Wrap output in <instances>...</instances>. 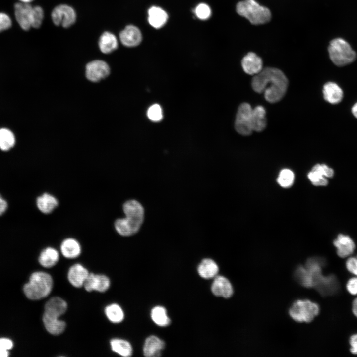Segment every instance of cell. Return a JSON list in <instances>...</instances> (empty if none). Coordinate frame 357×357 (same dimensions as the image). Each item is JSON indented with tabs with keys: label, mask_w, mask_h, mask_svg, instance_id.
Returning a JSON list of instances; mask_svg holds the SVG:
<instances>
[{
	"label": "cell",
	"mask_w": 357,
	"mask_h": 357,
	"mask_svg": "<svg viewBox=\"0 0 357 357\" xmlns=\"http://www.w3.org/2000/svg\"><path fill=\"white\" fill-rule=\"evenodd\" d=\"M288 85V79L284 73L272 67L262 69L254 75L251 81L253 89L259 93L263 92L265 99L270 103H275L282 99Z\"/></svg>",
	"instance_id": "1"
},
{
	"label": "cell",
	"mask_w": 357,
	"mask_h": 357,
	"mask_svg": "<svg viewBox=\"0 0 357 357\" xmlns=\"http://www.w3.org/2000/svg\"><path fill=\"white\" fill-rule=\"evenodd\" d=\"M123 210L125 217L117 219L115 222V228L120 235L130 236L139 231L143 223L144 208L140 203L132 199L123 204Z\"/></svg>",
	"instance_id": "2"
},
{
	"label": "cell",
	"mask_w": 357,
	"mask_h": 357,
	"mask_svg": "<svg viewBox=\"0 0 357 357\" xmlns=\"http://www.w3.org/2000/svg\"><path fill=\"white\" fill-rule=\"evenodd\" d=\"M53 280L48 273L38 271L31 274L23 288L25 295L30 299L38 300L47 297L52 290Z\"/></svg>",
	"instance_id": "3"
},
{
	"label": "cell",
	"mask_w": 357,
	"mask_h": 357,
	"mask_svg": "<svg viewBox=\"0 0 357 357\" xmlns=\"http://www.w3.org/2000/svg\"><path fill=\"white\" fill-rule=\"evenodd\" d=\"M324 263L320 258H309L305 267L301 266L296 269L295 277L301 285L307 288H315L324 276L322 273Z\"/></svg>",
	"instance_id": "4"
},
{
	"label": "cell",
	"mask_w": 357,
	"mask_h": 357,
	"mask_svg": "<svg viewBox=\"0 0 357 357\" xmlns=\"http://www.w3.org/2000/svg\"><path fill=\"white\" fill-rule=\"evenodd\" d=\"M237 13L253 25H261L269 22L271 17L270 10L255 0H244L236 6Z\"/></svg>",
	"instance_id": "5"
},
{
	"label": "cell",
	"mask_w": 357,
	"mask_h": 357,
	"mask_svg": "<svg viewBox=\"0 0 357 357\" xmlns=\"http://www.w3.org/2000/svg\"><path fill=\"white\" fill-rule=\"evenodd\" d=\"M328 52L332 61L339 66L348 65L356 58V54L350 45L341 38L334 39L330 42Z\"/></svg>",
	"instance_id": "6"
},
{
	"label": "cell",
	"mask_w": 357,
	"mask_h": 357,
	"mask_svg": "<svg viewBox=\"0 0 357 357\" xmlns=\"http://www.w3.org/2000/svg\"><path fill=\"white\" fill-rule=\"evenodd\" d=\"M320 307L308 300L295 301L289 310L290 316L298 322L309 323L319 313Z\"/></svg>",
	"instance_id": "7"
},
{
	"label": "cell",
	"mask_w": 357,
	"mask_h": 357,
	"mask_svg": "<svg viewBox=\"0 0 357 357\" xmlns=\"http://www.w3.org/2000/svg\"><path fill=\"white\" fill-rule=\"evenodd\" d=\"M253 109L247 103H242L238 107L235 123L237 131L242 135H249L253 131L251 118Z\"/></svg>",
	"instance_id": "8"
},
{
	"label": "cell",
	"mask_w": 357,
	"mask_h": 357,
	"mask_svg": "<svg viewBox=\"0 0 357 357\" xmlns=\"http://www.w3.org/2000/svg\"><path fill=\"white\" fill-rule=\"evenodd\" d=\"M51 18L55 25L68 28L75 23L76 14L71 6L67 4H60L53 9Z\"/></svg>",
	"instance_id": "9"
},
{
	"label": "cell",
	"mask_w": 357,
	"mask_h": 357,
	"mask_svg": "<svg viewBox=\"0 0 357 357\" xmlns=\"http://www.w3.org/2000/svg\"><path fill=\"white\" fill-rule=\"evenodd\" d=\"M110 68L108 63L100 60L88 63L85 67V76L92 82H97L109 75Z\"/></svg>",
	"instance_id": "10"
},
{
	"label": "cell",
	"mask_w": 357,
	"mask_h": 357,
	"mask_svg": "<svg viewBox=\"0 0 357 357\" xmlns=\"http://www.w3.org/2000/svg\"><path fill=\"white\" fill-rule=\"evenodd\" d=\"M337 254L340 258H348L354 253L356 245L353 239L348 235L339 234L333 240Z\"/></svg>",
	"instance_id": "11"
},
{
	"label": "cell",
	"mask_w": 357,
	"mask_h": 357,
	"mask_svg": "<svg viewBox=\"0 0 357 357\" xmlns=\"http://www.w3.org/2000/svg\"><path fill=\"white\" fill-rule=\"evenodd\" d=\"M33 6L29 3L20 2L14 5L15 16L21 28L27 31L31 27Z\"/></svg>",
	"instance_id": "12"
},
{
	"label": "cell",
	"mask_w": 357,
	"mask_h": 357,
	"mask_svg": "<svg viewBox=\"0 0 357 357\" xmlns=\"http://www.w3.org/2000/svg\"><path fill=\"white\" fill-rule=\"evenodd\" d=\"M83 286L88 292L96 291L103 293L109 288L110 281L105 275L89 273L84 283Z\"/></svg>",
	"instance_id": "13"
},
{
	"label": "cell",
	"mask_w": 357,
	"mask_h": 357,
	"mask_svg": "<svg viewBox=\"0 0 357 357\" xmlns=\"http://www.w3.org/2000/svg\"><path fill=\"white\" fill-rule=\"evenodd\" d=\"M142 39L139 29L132 25L126 26L119 33L120 41L126 47H135L141 43Z\"/></svg>",
	"instance_id": "14"
},
{
	"label": "cell",
	"mask_w": 357,
	"mask_h": 357,
	"mask_svg": "<svg viewBox=\"0 0 357 357\" xmlns=\"http://www.w3.org/2000/svg\"><path fill=\"white\" fill-rule=\"evenodd\" d=\"M67 309V304L60 297H53L45 304L44 314L49 317L59 318L65 313Z\"/></svg>",
	"instance_id": "15"
},
{
	"label": "cell",
	"mask_w": 357,
	"mask_h": 357,
	"mask_svg": "<svg viewBox=\"0 0 357 357\" xmlns=\"http://www.w3.org/2000/svg\"><path fill=\"white\" fill-rule=\"evenodd\" d=\"M211 291L216 296L225 298H230L233 294V288L230 282L222 276L215 277L211 286Z\"/></svg>",
	"instance_id": "16"
},
{
	"label": "cell",
	"mask_w": 357,
	"mask_h": 357,
	"mask_svg": "<svg viewBox=\"0 0 357 357\" xmlns=\"http://www.w3.org/2000/svg\"><path fill=\"white\" fill-rule=\"evenodd\" d=\"M244 71L249 75H256L262 69V59L253 52L246 54L241 60Z\"/></svg>",
	"instance_id": "17"
},
{
	"label": "cell",
	"mask_w": 357,
	"mask_h": 357,
	"mask_svg": "<svg viewBox=\"0 0 357 357\" xmlns=\"http://www.w3.org/2000/svg\"><path fill=\"white\" fill-rule=\"evenodd\" d=\"M89 273L87 269L80 264H75L69 268L67 278L70 283L74 287L80 288L84 283Z\"/></svg>",
	"instance_id": "18"
},
{
	"label": "cell",
	"mask_w": 357,
	"mask_h": 357,
	"mask_svg": "<svg viewBox=\"0 0 357 357\" xmlns=\"http://www.w3.org/2000/svg\"><path fill=\"white\" fill-rule=\"evenodd\" d=\"M164 342L155 336H150L145 340L143 354L148 357H159L165 347Z\"/></svg>",
	"instance_id": "19"
},
{
	"label": "cell",
	"mask_w": 357,
	"mask_h": 357,
	"mask_svg": "<svg viewBox=\"0 0 357 357\" xmlns=\"http://www.w3.org/2000/svg\"><path fill=\"white\" fill-rule=\"evenodd\" d=\"M324 99L332 104L339 103L343 97V92L340 87L333 82L325 83L323 88Z\"/></svg>",
	"instance_id": "20"
},
{
	"label": "cell",
	"mask_w": 357,
	"mask_h": 357,
	"mask_svg": "<svg viewBox=\"0 0 357 357\" xmlns=\"http://www.w3.org/2000/svg\"><path fill=\"white\" fill-rule=\"evenodd\" d=\"M339 285L337 278L333 275L324 276L316 289L323 296H329L335 294L339 290Z\"/></svg>",
	"instance_id": "21"
},
{
	"label": "cell",
	"mask_w": 357,
	"mask_h": 357,
	"mask_svg": "<svg viewBox=\"0 0 357 357\" xmlns=\"http://www.w3.org/2000/svg\"><path fill=\"white\" fill-rule=\"evenodd\" d=\"M98 45L101 52L108 54L111 53L117 49L118 41L114 34L106 31L100 36Z\"/></svg>",
	"instance_id": "22"
},
{
	"label": "cell",
	"mask_w": 357,
	"mask_h": 357,
	"mask_svg": "<svg viewBox=\"0 0 357 357\" xmlns=\"http://www.w3.org/2000/svg\"><path fill=\"white\" fill-rule=\"evenodd\" d=\"M60 251L64 257L72 259L79 256L81 248L79 243L76 239L67 238L62 242Z\"/></svg>",
	"instance_id": "23"
},
{
	"label": "cell",
	"mask_w": 357,
	"mask_h": 357,
	"mask_svg": "<svg viewBox=\"0 0 357 357\" xmlns=\"http://www.w3.org/2000/svg\"><path fill=\"white\" fill-rule=\"evenodd\" d=\"M167 19V13L160 7L152 6L149 9L148 22L154 28L162 27L166 23Z\"/></svg>",
	"instance_id": "24"
},
{
	"label": "cell",
	"mask_w": 357,
	"mask_h": 357,
	"mask_svg": "<svg viewBox=\"0 0 357 357\" xmlns=\"http://www.w3.org/2000/svg\"><path fill=\"white\" fill-rule=\"evenodd\" d=\"M36 204L41 212L49 214L58 205V201L52 195L45 193L37 198Z\"/></svg>",
	"instance_id": "25"
},
{
	"label": "cell",
	"mask_w": 357,
	"mask_h": 357,
	"mask_svg": "<svg viewBox=\"0 0 357 357\" xmlns=\"http://www.w3.org/2000/svg\"><path fill=\"white\" fill-rule=\"evenodd\" d=\"M197 271L202 278L210 279L216 276L219 271V268L212 259L205 258L198 265Z\"/></svg>",
	"instance_id": "26"
},
{
	"label": "cell",
	"mask_w": 357,
	"mask_h": 357,
	"mask_svg": "<svg viewBox=\"0 0 357 357\" xmlns=\"http://www.w3.org/2000/svg\"><path fill=\"white\" fill-rule=\"evenodd\" d=\"M266 111L262 106H257L252 110L251 124L253 131L260 132L266 126Z\"/></svg>",
	"instance_id": "27"
},
{
	"label": "cell",
	"mask_w": 357,
	"mask_h": 357,
	"mask_svg": "<svg viewBox=\"0 0 357 357\" xmlns=\"http://www.w3.org/2000/svg\"><path fill=\"white\" fill-rule=\"evenodd\" d=\"M43 315V322L47 331L54 335L61 334L66 327L65 322L59 319Z\"/></svg>",
	"instance_id": "28"
},
{
	"label": "cell",
	"mask_w": 357,
	"mask_h": 357,
	"mask_svg": "<svg viewBox=\"0 0 357 357\" xmlns=\"http://www.w3.org/2000/svg\"><path fill=\"white\" fill-rule=\"evenodd\" d=\"M59 259V254L55 248L51 247L44 249L39 257V263L45 268H51L56 264Z\"/></svg>",
	"instance_id": "29"
},
{
	"label": "cell",
	"mask_w": 357,
	"mask_h": 357,
	"mask_svg": "<svg viewBox=\"0 0 357 357\" xmlns=\"http://www.w3.org/2000/svg\"><path fill=\"white\" fill-rule=\"evenodd\" d=\"M111 349L118 354L125 357H130L132 354V348L127 341L115 338L110 341Z\"/></svg>",
	"instance_id": "30"
},
{
	"label": "cell",
	"mask_w": 357,
	"mask_h": 357,
	"mask_svg": "<svg viewBox=\"0 0 357 357\" xmlns=\"http://www.w3.org/2000/svg\"><path fill=\"white\" fill-rule=\"evenodd\" d=\"M105 313L109 321L114 323L121 322L124 317L123 310L116 303H112L107 306L105 308Z\"/></svg>",
	"instance_id": "31"
},
{
	"label": "cell",
	"mask_w": 357,
	"mask_h": 357,
	"mask_svg": "<svg viewBox=\"0 0 357 357\" xmlns=\"http://www.w3.org/2000/svg\"><path fill=\"white\" fill-rule=\"evenodd\" d=\"M151 316L154 322L160 326H168L171 322L166 309L162 306L154 307L151 310Z\"/></svg>",
	"instance_id": "32"
},
{
	"label": "cell",
	"mask_w": 357,
	"mask_h": 357,
	"mask_svg": "<svg viewBox=\"0 0 357 357\" xmlns=\"http://www.w3.org/2000/svg\"><path fill=\"white\" fill-rule=\"evenodd\" d=\"M15 142L13 133L6 128L0 129V149L7 151L11 148Z\"/></svg>",
	"instance_id": "33"
},
{
	"label": "cell",
	"mask_w": 357,
	"mask_h": 357,
	"mask_svg": "<svg viewBox=\"0 0 357 357\" xmlns=\"http://www.w3.org/2000/svg\"><path fill=\"white\" fill-rule=\"evenodd\" d=\"M294 178V174L292 170L289 169H284L279 173L277 182L281 187L288 188L293 184Z\"/></svg>",
	"instance_id": "34"
},
{
	"label": "cell",
	"mask_w": 357,
	"mask_h": 357,
	"mask_svg": "<svg viewBox=\"0 0 357 357\" xmlns=\"http://www.w3.org/2000/svg\"><path fill=\"white\" fill-rule=\"evenodd\" d=\"M44 11L42 7L39 6H36L33 7L31 27L34 28H39L44 19Z\"/></svg>",
	"instance_id": "35"
},
{
	"label": "cell",
	"mask_w": 357,
	"mask_h": 357,
	"mask_svg": "<svg viewBox=\"0 0 357 357\" xmlns=\"http://www.w3.org/2000/svg\"><path fill=\"white\" fill-rule=\"evenodd\" d=\"M147 115L149 119L153 122H158L163 118L161 107L157 104L151 105L148 109Z\"/></svg>",
	"instance_id": "36"
},
{
	"label": "cell",
	"mask_w": 357,
	"mask_h": 357,
	"mask_svg": "<svg viewBox=\"0 0 357 357\" xmlns=\"http://www.w3.org/2000/svg\"><path fill=\"white\" fill-rule=\"evenodd\" d=\"M307 177L313 185L316 186H325L328 184V180L327 178L312 170L308 173Z\"/></svg>",
	"instance_id": "37"
},
{
	"label": "cell",
	"mask_w": 357,
	"mask_h": 357,
	"mask_svg": "<svg viewBox=\"0 0 357 357\" xmlns=\"http://www.w3.org/2000/svg\"><path fill=\"white\" fill-rule=\"evenodd\" d=\"M312 170L327 178H332L334 175V170L325 164H317L312 167Z\"/></svg>",
	"instance_id": "38"
},
{
	"label": "cell",
	"mask_w": 357,
	"mask_h": 357,
	"mask_svg": "<svg viewBox=\"0 0 357 357\" xmlns=\"http://www.w3.org/2000/svg\"><path fill=\"white\" fill-rule=\"evenodd\" d=\"M195 13L196 16L201 20L208 19L211 14V10L210 7L205 3H200L195 9Z\"/></svg>",
	"instance_id": "39"
},
{
	"label": "cell",
	"mask_w": 357,
	"mask_h": 357,
	"mask_svg": "<svg viewBox=\"0 0 357 357\" xmlns=\"http://www.w3.org/2000/svg\"><path fill=\"white\" fill-rule=\"evenodd\" d=\"M12 341L7 338H0V357H6L9 355L8 350L13 347Z\"/></svg>",
	"instance_id": "40"
},
{
	"label": "cell",
	"mask_w": 357,
	"mask_h": 357,
	"mask_svg": "<svg viewBox=\"0 0 357 357\" xmlns=\"http://www.w3.org/2000/svg\"><path fill=\"white\" fill-rule=\"evenodd\" d=\"M345 267L350 273L357 276V255L348 257L345 263Z\"/></svg>",
	"instance_id": "41"
},
{
	"label": "cell",
	"mask_w": 357,
	"mask_h": 357,
	"mask_svg": "<svg viewBox=\"0 0 357 357\" xmlns=\"http://www.w3.org/2000/svg\"><path fill=\"white\" fill-rule=\"evenodd\" d=\"M346 289L350 295L357 296V276H355L347 281Z\"/></svg>",
	"instance_id": "42"
},
{
	"label": "cell",
	"mask_w": 357,
	"mask_h": 357,
	"mask_svg": "<svg viewBox=\"0 0 357 357\" xmlns=\"http://www.w3.org/2000/svg\"><path fill=\"white\" fill-rule=\"evenodd\" d=\"M11 19L8 15L0 13V32L6 30L11 26Z\"/></svg>",
	"instance_id": "43"
},
{
	"label": "cell",
	"mask_w": 357,
	"mask_h": 357,
	"mask_svg": "<svg viewBox=\"0 0 357 357\" xmlns=\"http://www.w3.org/2000/svg\"><path fill=\"white\" fill-rule=\"evenodd\" d=\"M349 343L350 353L357 356V333L354 334L350 337Z\"/></svg>",
	"instance_id": "44"
},
{
	"label": "cell",
	"mask_w": 357,
	"mask_h": 357,
	"mask_svg": "<svg viewBox=\"0 0 357 357\" xmlns=\"http://www.w3.org/2000/svg\"><path fill=\"white\" fill-rule=\"evenodd\" d=\"M7 207L6 201L3 199L0 195V215H2L6 211Z\"/></svg>",
	"instance_id": "45"
},
{
	"label": "cell",
	"mask_w": 357,
	"mask_h": 357,
	"mask_svg": "<svg viewBox=\"0 0 357 357\" xmlns=\"http://www.w3.org/2000/svg\"><path fill=\"white\" fill-rule=\"evenodd\" d=\"M351 307L353 315L357 318V297L353 300Z\"/></svg>",
	"instance_id": "46"
},
{
	"label": "cell",
	"mask_w": 357,
	"mask_h": 357,
	"mask_svg": "<svg viewBox=\"0 0 357 357\" xmlns=\"http://www.w3.org/2000/svg\"><path fill=\"white\" fill-rule=\"evenodd\" d=\"M351 111L353 115L357 119V102L353 105Z\"/></svg>",
	"instance_id": "47"
},
{
	"label": "cell",
	"mask_w": 357,
	"mask_h": 357,
	"mask_svg": "<svg viewBox=\"0 0 357 357\" xmlns=\"http://www.w3.org/2000/svg\"><path fill=\"white\" fill-rule=\"evenodd\" d=\"M19 0L21 1L22 2H24V3H30L33 0Z\"/></svg>",
	"instance_id": "48"
}]
</instances>
